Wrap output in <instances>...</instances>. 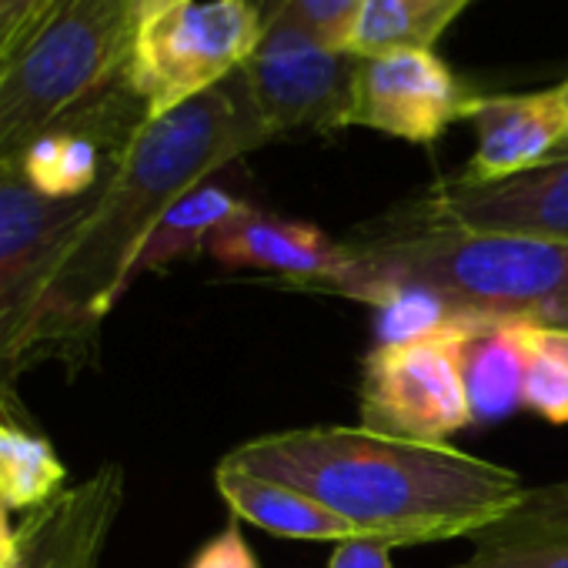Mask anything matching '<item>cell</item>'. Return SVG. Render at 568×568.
Wrapping results in <instances>:
<instances>
[{"label": "cell", "mask_w": 568, "mask_h": 568, "mask_svg": "<svg viewBox=\"0 0 568 568\" xmlns=\"http://www.w3.org/2000/svg\"><path fill=\"white\" fill-rule=\"evenodd\" d=\"M362 11L365 0H281L274 18L292 21L328 51H352Z\"/></svg>", "instance_id": "obj_21"}, {"label": "cell", "mask_w": 568, "mask_h": 568, "mask_svg": "<svg viewBox=\"0 0 568 568\" xmlns=\"http://www.w3.org/2000/svg\"><path fill=\"white\" fill-rule=\"evenodd\" d=\"M358 64L362 58L352 51H328L292 21L271 18L241 74L274 141L352 128Z\"/></svg>", "instance_id": "obj_8"}, {"label": "cell", "mask_w": 568, "mask_h": 568, "mask_svg": "<svg viewBox=\"0 0 568 568\" xmlns=\"http://www.w3.org/2000/svg\"><path fill=\"white\" fill-rule=\"evenodd\" d=\"M24 545H21V528L11 521V508L0 505V568H21Z\"/></svg>", "instance_id": "obj_26"}, {"label": "cell", "mask_w": 568, "mask_h": 568, "mask_svg": "<svg viewBox=\"0 0 568 568\" xmlns=\"http://www.w3.org/2000/svg\"><path fill=\"white\" fill-rule=\"evenodd\" d=\"M345 264L302 292L365 302L382 288H422L448 308L485 318H528L568 328V244L471 231L412 201L342 241Z\"/></svg>", "instance_id": "obj_3"}, {"label": "cell", "mask_w": 568, "mask_h": 568, "mask_svg": "<svg viewBox=\"0 0 568 568\" xmlns=\"http://www.w3.org/2000/svg\"><path fill=\"white\" fill-rule=\"evenodd\" d=\"M51 0H0V61H4L24 31L41 18Z\"/></svg>", "instance_id": "obj_24"}, {"label": "cell", "mask_w": 568, "mask_h": 568, "mask_svg": "<svg viewBox=\"0 0 568 568\" xmlns=\"http://www.w3.org/2000/svg\"><path fill=\"white\" fill-rule=\"evenodd\" d=\"M505 521L568 531V481L545 485V488H525L521 501L505 515Z\"/></svg>", "instance_id": "obj_22"}, {"label": "cell", "mask_w": 568, "mask_h": 568, "mask_svg": "<svg viewBox=\"0 0 568 568\" xmlns=\"http://www.w3.org/2000/svg\"><path fill=\"white\" fill-rule=\"evenodd\" d=\"M264 34L254 0H138L124 81L161 118L234 78Z\"/></svg>", "instance_id": "obj_6"}, {"label": "cell", "mask_w": 568, "mask_h": 568, "mask_svg": "<svg viewBox=\"0 0 568 568\" xmlns=\"http://www.w3.org/2000/svg\"><path fill=\"white\" fill-rule=\"evenodd\" d=\"M214 485H217V495L234 511V518H244L271 535L298 538V541H335V545L362 538L355 525H348L342 515H335L322 501L281 481L234 468L231 462L217 465Z\"/></svg>", "instance_id": "obj_14"}, {"label": "cell", "mask_w": 568, "mask_h": 568, "mask_svg": "<svg viewBox=\"0 0 568 568\" xmlns=\"http://www.w3.org/2000/svg\"><path fill=\"white\" fill-rule=\"evenodd\" d=\"M475 154L458 184H495L538 168L568 138V81L528 94H481L468 114Z\"/></svg>", "instance_id": "obj_11"}, {"label": "cell", "mask_w": 568, "mask_h": 568, "mask_svg": "<svg viewBox=\"0 0 568 568\" xmlns=\"http://www.w3.org/2000/svg\"><path fill=\"white\" fill-rule=\"evenodd\" d=\"M521 358V408L551 425L568 422V328L528 318L508 322Z\"/></svg>", "instance_id": "obj_18"}, {"label": "cell", "mask_w": 568, "mask_h": 568, "mask_svg": "<svg viewBox=\"0 0 568 568\" xmlns=\"http://www.w3.org/2000/svg\"><path fill=\"white\" fill-rule=\"evenodd\" d=\"M508 322L491 325L465 348V385L475 418H505L521 405V358Z\"/></svg>", "instance_id": "obj_19"}, {"label": "cell", "mask_w": 568, "mask_h": 568, "mask_svg": "<svg viewBox=\"0 0 568 568\" xmlns=\"http://www.w3.org/2000/svg\"><path fill=\"white\" fill-rule=\"evenodd\" d=\"M98 191L51 201L14 164H0V388H11L44 358H61L54 288Z\"/></svg>", "instance_id": "obj_5"}, {"label": "cell", "mask_w": 568, "mask_h": 568, "mask_svg": "<svg viewBox=\"0 0 568 568\" xmlns=\"http://www.w3.org/2000/svg\"><path fill=\"white\" fill-rule=\"evenodd\" d=\"M328 568H392V548L372 538H352L335 545Z\"/></svg>", "instance_id": "obj_25"}, {"label": "cell", "mask_w": 568, "mask_h": 568, "mask_svg": "<svg viewBox=\"0 0 568 568\" xmlns=\"http://www.w3.org/2000/svg\"><path fill=\"white\" fill-rule=\"evenodd\" d=\"M68 468L54 445L21 422H0V505L41 511L64 495Z\"/></svg>", "instance_id": "obj_17"}, {"label": "cell", "mask_w": 568, "mask_h": 568, "mask_svg": "<svg viewBox=\"0 0 568 568\" xmlns=\"http://www.w3.org/2000/svg\"><path fill=\"white\" fill-rule=\"evenodd\" d=\"M187 568H257V558H254L251 545L244 541L237 518H234L207 545L197 548V555L187 561Z\"/></svg>", "instance_id": "obj_23"}, {"label": "cell", "mask_w": 568, "mask_h": 568, "mask_svg": "<svg viewBox=\"0 0 568 568\" xmlns=\"http://www.w3.org/2000/svg\"><path fill=\"white\" fill-rule=\"evenodd\" d=\"M0 422H18V402H14V388H0Z\"/></svg>", "instance_id": "obj_27"}, {"label": "cell", "mask_w": 568, "mask_h": 568, "mask_svg": "<svg viewBox=\"0 0 568 568\" xmlns=\"http://www.w3.org/2000/svg\"><path fill=\"white\" fill-rule=\"evenodd\" d=\"M204 251L224 267L274 271L281 274V284H292V288L335 274L348 257L345 244L332 241L322 227L305 221H284L254 211L251 204L224 227H217Z\"/></svg>", "instance_id": "obj_12"}, {"label": "cell", "mask_w": 568, "mask_h": 568, "mask_svg": "<svg viewBox=\"0 0 568 568\" xmlns=\"http://www.w3.org/2000/svg\"><path fill=\"white\" fill-rule=\"evenodd\" d=\"M471 541L475 548L458 568H568V531L501 518Z\"/></svg>", "instance_id": "obj_20"}, {"label": "cell", "mask_w": 568, "mask_h": 568, "mask_svg": "<svg viewBox=\"0 0 568 568\" xmlns=\"http://www.w3.org/2000/svg\"><path fill=\"white\" fill-rule=\"evenodd\" d=\"M471 0H365L352 41L355 58H382L398 51H432Z\"/></svg>", "instance_id": "obj_15"}, {"label": "cell", "mask_w": 568, "mask_h": 568, "mask_svg": "<svg viewBox=\"0 0 568 568\" xmlns=\"http://www.w3.org/2000/svg\"><path fill=\"white\" fill-rule=\"evenodd\" d=\"M478 98L481 94L471 91L435 51L362 58L352 124L412 144H432L455 121H468Z\"/></svg>", "instance_id": "obj_9"}, {"label": "cell", "mask_w": 568, "mask_h": 568, "mask_svg": "<svg viewBox=\"0 0 568 568\" xmlns=\"http://www.w3.org/2000/svg\"><path fill=\"white\" fill-rule=\"evenodd\" d=\"M254 4H257V11H261L264 21H267V18H274V11L281 8V0H254Z\"/></svg>", "instance_id": "obj_28"}, {"label": "cell", "mask_w": 568, "mask_h": 568, "mask_svg": "<svg viewBox=\"0 0 568 568\" xmlns=\"http://www.w3.org/2000/svg\"><path fill=\"white\" fill-rule=\"evenodd\" d=\"M121 498L118 468H104L78 491H64L48 508L34 511L21 528V568H94L108 525Z\"/></svg>", "instance_id": "obj_13"}, {"label": "cell", "mask_w": 568, "mask_h": 568, "mask_svg": "<svg viewBox=\"0 0 568 568\" xmlns=\"http://www.w3.org/2000/svg\"><path fill=\"white\" fill-rule=\"evenodd\" d=\"M224 462L288 485L388 548L478 535L525 495L511 468L445 442L392 438L368 428H295L234 448Z\"/></svg>", "instance_id": "obj_1"}, {"label": "cell", "mask_w": 568, "mask_h": 568, "mask_svg": "<svg viewBox=\"0 0 568 568\" xmlns=\"http://www.w3.org/2000/svg\"><path fill=\"white\" fill-rule=\"evenodd\" d=\"M138 0H51L0 61V164L124 81Z\"/></svg>", "instance_id": "obj_4"}, {"label": "cell", "mask_w": 568, "mask_h": 568, "mask_svg": "<svg viewBox=\"0 0 568 568\" xmlns=\"http://www.w3.org/2000/svg\"><path fill=\"white\" fill-rule=\"evenodd\" d=\"M412 204L445 224L568 244V158L541 161L495 184L442 181Z\"/></svg>", "instance_id": "obj_10"}, {"label": "cell", "mask_w": 568, "mask_h": 568, "mask_svg": "<svg viewBox=\"0 0 568 568\" xmlns=\"http://www.w3.org/2000/svg\"><path fill=\"white\" fill-rule=\"evenodd\" d=\"M508 318L471 315L458 328L375 345L362 372V428L412 442H445L475 422L465 385V348Z\"/></svg>", "instance_id": "obj_7"}, {"label": "cell", "mask_w": 568, "mask_h": 568, "mask_svg": "<svg viewBox=\"0 0 568 568\" xmlns=\"http://www.w3.org/2000/svg\"><path fill=\"white\" fill-rule=\"evenodd\" d=\"M267 141L271 134L251 104L241 71L131 134L58 274L54 318L61 362L71 365L94 352L98 328L131 288L134 261L161 217L207 184L214 171Z\"/></svg>", "instance_id": "obj_2"}, {"label": "cell", "mask_w": 568, "mask_h": 568, "mask_svg": "<svg viewBox=\"0 0 568 568\" xmlns=\"http://www.w3.org/2000/svg\"><path fill=\"white\" fill-rule=\"evenodd\" d=\"M247 204L237 201L234 194H227L217 184H201L197 191H191L187 197H181L164 217L161 224L151 231L148 244L141 247L131 281L151 271H164L174 261L194 257L207 247L211 234L217 227H224L231 217H237Z\"/></svg>", "instance_id": "obj_16"}, {"label": "cell", "mask_w": 568, "mask_h": 568, "mask_svg": "<svg viewBox=\"0 0 568 568\" xmlns=\"http://www.w3.org/2000/svg\"><path fill=\"white\" fill-rule=\"evenodd\" d=\"M558 158H568V138H565V141H561V144L551 151V158H548V161H558Z\"/></svg>", "instance_id": "obj_29"}]
</instances>
